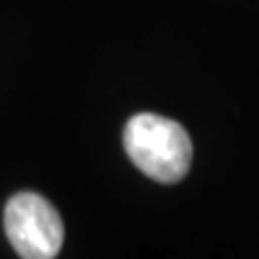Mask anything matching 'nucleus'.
<instances>
[{
  "label": "nucleus",
  "instance_id": "f257e3e1",
  "mask_svg": "<svg viewBox=\"0 0 259 259\" xmlns=\"http://www.w3.org/2000/svg\"><path fill=\"white\" fill-rule=\"evenodd\" d=\"M122 147L144 176L166 185L183 180L192 163V142L185 127L156 113L132 115L122 130Z\"/></svg>",
  "mask_w": 259,
  "mask_h": 259
},
{
  "label": "nucleus",
  "instance_id": "f03ea898",
  "mask_svg": "<svg viewBox=\"0 0 259 259\" xmlns=\"http://www.w3.org/2000/svg\"><path fill=\"white\" fill-rule=\"evenodd\" d=\"M5 233L24 259H53L63 247L65 226L56 206L36 192H17L5 204Z\"/></svg>",
  "mask_w": 259,
  "mask_h": 259
}]
</instances>
